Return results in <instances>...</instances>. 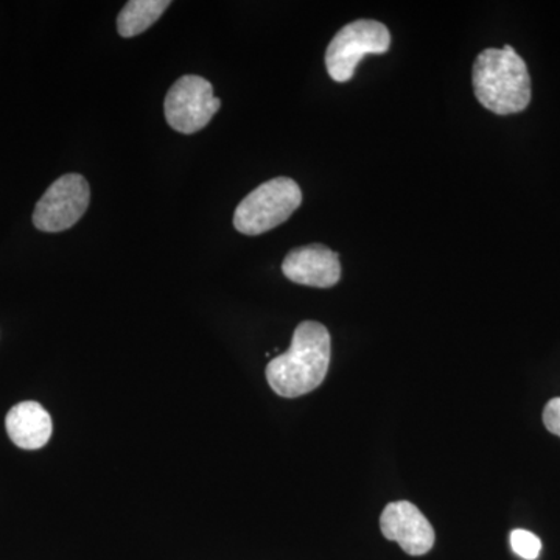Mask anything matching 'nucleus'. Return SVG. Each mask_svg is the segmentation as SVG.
Segmentation results:
<instances>
[{
  "label": "nucleus",
  "mask_w": 560,
  "mask_h": 560,
  "mask_svg": "<svg viewBox=\"0 0 560 560\" xmlns=\"http://www.w3.org/2000/svg\"><path fill=\"white\" fill-rule=\"evenodd\" d=\"M330 355L331 340L327 327L316 320H304L294 330L290 349L268 363V385L285 399L305 396L326 378Z\"/></svg>",
  "instance_id": "obj_1"
},
{
  "label": "nucleus",
  "mask_w": 560,
  "mask_h": 560,
  "mask_svg": "<svg viewBox=\"0 0 560 560\" xmlns=\"http://www.w3.org/2000/svg\"><path fill=\"white\" fill-rule=\"evenodd\" d=\"M471 83L478 102L499 116H510L528 108V68L511 46L481 51L471 69Z\"/></svg>",
  "instance_id": "obj_2"
},
{
  "label": "nucleus",
  "mask_w": 560,
  "mask_h": 560,
  "mask_svg": "<svg viewBox=\"0 0 560 560\" xmlns=\"http://www.w3.org/2000/svg\"><path fill=\"white\" fill-rule=\"evenodd\" d=\"M301 187L296 180L276 178L261 184L237 206L235 230L245 235H260L275 230L300 209Z\"/></svg>",
  "instance_id": "obj_3"
},
{
  "label": "nucleus",
  "mask_w": 560,
  "mask_h": 560,
  "mask_svg": "<svg viewBox=\"0 0 560 560\" xmlns=\"http://www.w3.org/2000/svg\"><path fill=\"white\" fill-rule=\"evenodd\" d=\"M390 33L382 22L359 20L345 25L326 51L330 79L346 83L352 79L357 66L366 55H382L389 50Z\"/></svg>",
  "instance_id": "obj_4"
},
{
  "label": "nucleus",
  "mask_w": 560,
  "mask_h": 560,
  "mask_svg": "<svg viewBox=\"0 0 560 560\" xmlns=\"http://www.w3.org/2000/svg\"><path fill=\"white\" fill-rule=\"evenodd\" d=\"M220 106L221 101L213 95L210 81L198 75H184L167 92L165 119L173 130L194 135L208 127Z\"/></svg>",
  "instance_id": "obj_5"
},
{
  "label": "nucleus",
  "mask_w": 560,
  "mask_h": 560,
  "mask_svg": "<svg viewBox=\"0 0 560 560\" xmlns=\"http://www.w3.org/2000/svg\"><path fill=\"white\" fill-rule=\"evenodd\" d=\"M90 200L86 178L79 173H68L43 195L33 212V224L43 232L68 231L86 213Z\"/></svg>",
  "instance_id": "obj_6"
},
{
  "label": "nucleus",
  "mask_w": 560,
  "mask_h": 560,
  "mask_svg": "<svg viewBox=\"0 0 560 560\" xmlns=\"http://www.w3.org/2000/svg\"><path fill=\"white\" fill-rule=\"evenodd\" d=\"M381 529L385 539L397 541L410 556L427 555L433 548L436 534L425 515L410 501H394L382 512Z\"/></svg>",
  "instance_id": "obj_7"
},
{
  "label": "nucleus",
  "mask_w": 560,
  "mask_h": 560,
  "mask_svg": "<svg viewBox=\"0 0 560 560\" xmlns=\"http://www.w3.org/2000/svg\"><path fill=\"white\" fill-rule=\"evenodd\" d=\"M282 272L291 282L300 285L330 289L340 282L341 264L337 253L313 243L291 249L283 259Z\"/></svg>",
  "instance_id": "obj_8"
},
{
  "label": "nucleus",
  "mask_w": 560,
  "mask_h": 560,
  "mask_svg": "<svg viewBox=\"0 0 560 560\" xmlns=\"http://www.w3.org/2000/svg\"><path fill=\"white\" fill-rule=\"evenodd\" d=\"M10 440L24 451H38L49 442L51 436V419L36 401H22L14 405L5 419Z\"/></svg>",
  "instance_id": "obj_9"
},
{
  "label": "nucleus",
  "mask_w": 560,
  "mask_h": 560,
  "mask_svg": "<svg viewBox=\"0 0 560 560\" xmlns=\"http://www.w3.org/2000/svg\"><path fill=\"white\" fill-rule=\"evenodd\" d=\"M171 5L168 0H130L117 18L119 35L121 38H132L149 31Z\"/></svg>",
  "instance_id": "obj_10"
},
{
  "label": "nucleus",
  "mask_w": 560,
  "mask_h": 560,
  "mask_svg": "<svg viewBox=\"0 0 560 560\" xmlns=\"http://www.w3.org/2000/svg\"><path fill=\"white\" fill-rule=\"evenodd\" d=\"M511 547L515 555L526 560L539 558L541 541L536 534L525 529H515L511 534Z\"/></svg>",
  "instance_id": "obj_11"
},
{
  "label": "nucleus",
  "mask_w": 560,
  "mask_h": 560,
  "mask_svg": "<svg viewBox=\"0 0 560 560\" xmlns=\"http://www.w3.org/2000/svg\"><path fill=\"white\" fill-rule=\"evenodd\" d=\"M544 425L551 434L560 438V397L551 399L545 407Z\"/></svg>",
  "instance_id": "obj_12"
}]
</instances>
